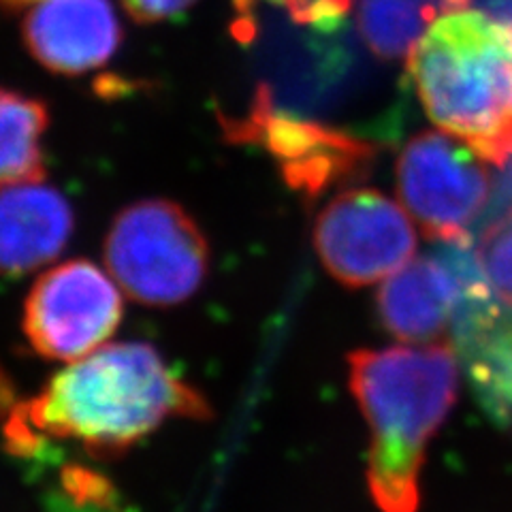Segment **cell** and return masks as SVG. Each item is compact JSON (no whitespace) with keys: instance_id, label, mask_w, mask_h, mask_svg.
Masks as SVG:
<instances>
[{"instance_id":"14","label":"cell","mask_w":512,"mask_h":512,"mask_svg":"<svg viewBox=\"0 0 512 512\" xmlns=\"http://www.w3.org/2000/svg\"><path fill=\"white\" fill-rule=\"evenodd\" d=\"M446 7V0H361L359 32L376 56L404 58Z\"/></svg>"},{"instance_id":"15","label":"cell","mask_w":512,"mask_h":512,"mask_svg":"<svg viewBox=\"0 0 512 512\" xmlns=\"http://www.w3.org/2000/svg\"><path fill=\"white\" fill-rule=\"evenodd\" d=\"M474 256L495 303L512 312V207L480 231Z\"/></svg>"},{"instance_id":"1","label":"cell","mask_w":512,"mask_h":512,"mask_svg":"<svg viewBox=\"0 0 512 512\" xmlns=\"http://www.w3.org/2000/svg\"><path fill=\"white\" fill-rule=\"evenodd\" d=\"M205 399L143 342L105 344L71 361L7 423L11 444L73 440L120 451L173 416H205Z\"/></svg>"},{"instance_id":"5","label":"cell","mask_w":512,"mask_h":512,"mask_svg":"<svg viewBox=\"0 0 512 512\" xmlns=\"http://www.w3.org/2000/svg\"><path fill=\"white\" fill-rule=\"evenodd\" d=\"M489 160L446 131L412 137L397 158L404 210L434 242H470V229L491 201Z\"/></svg>"},{"instance_id":"7","label":"cell","mask_w":512,"mask_h":512,"mask_svg":"<svg viewBox=\"0 0 512 512\" xmlns=\"http://www.w3.org/2000/svg\"><path fill=\"white\" fill-rule=\"evenodd\" d=\"M314 248L340 284L370 286L414 259V220L382 192L352 188L335 195L318 214Z\"/></svg>"},{"instance_id":"9","label":"cell","mask_w":512,"mask_h":512,"mask_svg":"<svg viewBox=\"0 0 512 512\" xmlns=\"http://www.w3.org/2000/svg\"><path fill=\"white\" fill-rule=\"evenodd\" d=\"M24 43L45 69L84 75L101 69L120 45V22L109 0H43L24 20Z\"/></svg>"},{"instance_id":"16","label":"cell","mask_w":512,"mask_h":512,"mask_svg":"<svg viewBox=\"0 0 512 512\" xmlns=\"http://www.w3.org/2000/svg\"><path fill=\"white\" fill-rule=\"evenodd\" d=\"M297 22L320 30L338 28L352 0H278Z\"/></svg>"},{"instance_id":"13","label":"cell","mask_w":512,"mask_h":512,"mask_svg":"<svg viewBox=\"0 0 512 512\" xmlns=\"http://www.w3.org/2000/svg\"><path fill=\"white\" fill-rule=\"evenodd\" d=\"M47 128L43 103L20 92L0 90V188L43 180L41 139Z\"/></svg>"},{"instance_id":"12","label":"cell","mask_w":512,"mask_h":512,"mask_svg":"<svg viewBox=\"0 0 512 512\" xmlns=\"http://www.w3.org/2000/svg\"><path fill=\"white\" fill-rule=\"evenodd\" d=\"M455 338L480 402L512 431V314L493 303L463 320Z\"/></svg>"},{"instance_id":"17","label":"cell","mask_w":512,"mask_h":512,"mask_svg":"<svg viewBox=\"0 0 512 512\" xmlns=\"http://www.w3.org/2000/svg\"><path fill=\"white\" fill-rule=\"evenodd\" d=\"M197 0H122V7L133 20L158 24L184 15Z\"/></svg>"},{"instance_id":"11","label":"cell","mask_w":512,"mask_h":512,"mask_svg":"<svg viewBox=\"0 0 512 512\" xmlns=\"http://www.w3.org/2000/svg\"><path fill=\"white\" fill-rule=\"evenodd\" d=\"M259 122L265 146L280 158L288 182L308 192L355 173L370 156V148L359 139L312 122L271 114L261 116Z\"/></svg>"},{"instance_id":"10","label":"cell","mask_w":512,"mask_h":512,"mask_svg":"<svg viewBox=\"0 0 512 512\" xmlns=\"http://www.w3.org/2000/svg\"><path fill=\"white\" fill-rule=\"evenodd\" d=\"M73 233V210L43 180L0 188V276L18 278L52 263Z\"/></svg>"},{"instance_id":"3","label":"cell","mask_w":512,"mask_h":512,"mask_svg":"<svg viewBox=\"0 0 512 512\" xmlns=\"http://www.w3.org/2000/svg\"><path fill=\"white\" fill-rule=\"evenodd\" d=\"M427 116L487 158H512V22L468 3L446 7L408 54Z\"/></svg>"},{"instance_id":"6","label":"cell","mask_w":512,"mask_h":512,"mask_svg":"<svg viewBox=\"0 0 512 512\" xmlns=\"http://www.w3.org/2000/svg\"><path fill=\"white\" fill-rule=\"evenodd\" d=\"M122 295L109 271L90 261L47 269L24 303L26 340L45 359H82L114 338L124 314Z\"/></svg>"},{"instance_id":"2","label":"cell","mask_w":512,"mask_h":512,"mask_svg":"<svg viewBox=\"0 0 512 512\" xmlns=\"http://www.w3.org/2000/svg\"><path fill=\"white\" fill-rule=\"evenodd\" d=\"M350 393L370 427L367 489L380 512H419L427 446L459 395L451 346L361 348L348 355Z\"/></svg>"},{"instance_id":"18","label":"cell","mask_w":512,"mask_h":512,"mask_svg":"<svg viewBox=\"0 0 512 512\" xmlns=\"http://www.w3.org/2000/svg\"><path fill=\"white\" fill-rule=\"evenodd\" d=\"M13 3H43V0H13Z\"/></svg>"},{"instance_id":"8","label":"cell","mask_w":512,"mask_h":512,"mask_svg":"<svg viewBox=\"0 0 512 512\" xmlns=\"http://www.w3.org/2000/svg\"><path fill=\"white\" fill-rule=\"evenodd\" d=\"M470 242H440L382 282L376 308L380 325L395 340L434 342L459 325L476 303L489 299Z\"/></svg>"},{"instance_id":"4","label":"cell","mask_w":512,"mask_h":512,"mask_svg":"<svg viewBox=\"0 0 512 512\" xmlns=\"http://www.w3.org/2000/svg\"><path fill=\"white\" fill-rule=\"evenodd\" d=\"M210 248L178 203L148 199L122 210L105 237V269L141 306H178L199 291Z\"/></svg>"}]
</instances>
